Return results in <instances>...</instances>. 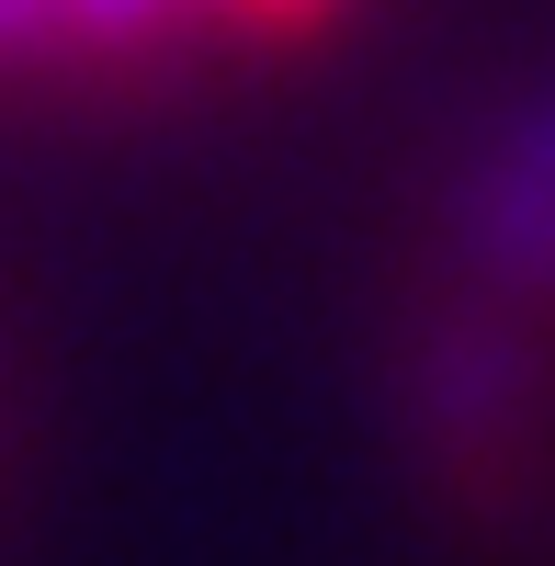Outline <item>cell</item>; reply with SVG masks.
Wrapping results in <instances>:
<instances>
[{
  "label": "cell",
  "instance_id": "obj_1",
  "mask_svg": "<svg viewBox=\"0 0 555 566\" xmlns=\"http://www.w3.org/2000/svg\"><path fill=\"white\" fill-rule=\"evenodd\" d=\"M408 442L442 499L499 510L544 488L555 453V80L499 103L431 193L397 317Z\"/></svg>",
  "mask_w": 555,
  "mask_h": 566
}]
</instances>
